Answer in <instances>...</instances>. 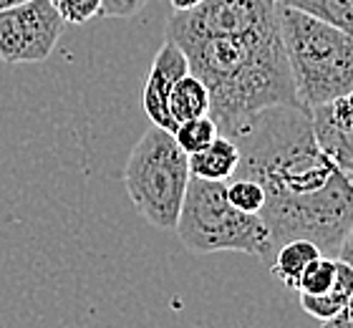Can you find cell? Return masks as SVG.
Here are the masks:
<instances>
[{
  "mask_svg": "<svg viewBox=\"0 0 353 328\" xmlns=\"http://www.w3.org/2000/svg\"><path fill=\"white\" fill-rule=\"evenodd\" d=\"M232 142L240 146L235 177L255 180L265 190L260 218L272 248L303 238L321 253H339L353 225V180L321 149L308 109L270 106Z\"/></svg>",
  "mask_w": 353,
  "mask_h": 328,
  "instance_id": "1",
  "label": "cell"
},
{
  "mask_svg": "<svg viewBox=\"0 0 353 328\" xmlns=\"http://www.w3.org/2000/svg\"><path fill=\"white\" fill-rule=\"evenodd\" d=\"M174 44L187 56L190 73L205 81L210 117L222 137L235 139L270 106H301L280 38V23L250 33L182 38Z\"/></svg>",
  "mask_w": 353,
  "mask_h": 328,
  "instance_id": "2",
  "label": "cell"
},
{
  "mask_svg": "<svg viewBox=\"0 0 353 328\" xmlns=\"http://www.w3.org/2000/svg\"><path fill=\"white\" fill-rule=\"evenodd\" d=\"M280 38L295 96L316 109L353 91V36L313 15L278 3Z\"/></svg>",
  "mask_w": 353,
  "mask_h": 328,
  "instance_id": "3",
  "label": "cell"
},
{
  "mask_svg": "<svg viewBox=\"0 0 353 328\" xmlns=\"http://www.w3.org/2000/svg\"><path fill=\"white\" fill-rule=\"evenodd\" d=\"M174 230L179 242L194 255L232 250L268 265L275 255L270 230L263 218L237 210L228 200V182L190 177Z\"/></svg>",
  "mask_w": 353,
  "mask_h": 328,
  "instance_id": "4",
  "label": "cell"
},
{
  "mask_svg": "<svg viewBox=\"0 0 353 328\" xmlns=\"http://www.w3.org/2000/svg\"><path fill=\"white\" fill-rule=\"evenodd\" d=\"M190 177L187 154L174 142V134L159 126L144 131L124 169L129 200L157 230H174Z\"/></svg>",
  "mask_w": 353,
  "mask_h": 328,
  "instance_id": "5",
  "label": "cell"
},
{
  "mask_svg": "<svg viewBox=\"0 0 353 328\" xmlns=\"http://www.w3.org/2000/svg\"><path fill=\"white\" fill-rule=\"evenodd\" d=\"M66 21L51 0H28L18 8L0 10V61L41 64L63 36Z\"/></svg>",
  "mask_w": 353,
  "mask_h": 328,
  "instance_id": "6",
  "label": "cell"
},
{
  "mask_svg": "<svg viewBox=\"0 0 353 328\" xmlns=\"http://www.w3.org/2000/svg\"><path fill=\"white\" fill-rule=\"evenodd\" d=\"M278 23V0H205L187 13L167 18V38L235 36Z\"/></svg>",
  "mask_w": 353,
  "mask_h": 328,
  "instance_id": "7",
  "label": "cell"
},
{
  "mask_svg": "<svg viewBox=\"0 0 353 328\" xmlns=\"http://www.w3.org/2000/svg\"><path fill=\"white\" fill-rule=\"evenodd\" d=\"M184 73H190L187 56H184L182 48L174 41L167 38L162 44V48L157 51L152 66H149L147 81H144V94H141V104H144L147 117L159 129H167V131L176 129V122L170 114V94Z\"/></svg>",
  "mask_w": 353,
  "mask_h": 328,
  "instance_id": "8",
  "label": "cell"
},
{
  "mask_svg": "<svg viewBox=\"0 0 353 328\" xmlns=\"http://www.w3.org/2000/svg\"><path fill=\"white\" fill-rule=\"evenodd\" d=\"M308 114L321 149L353 180V91Z\"/></svg>",
  "mask_w": 353,
  "mask_h": 328,
  "instance_id": "9",
  "label": "cell"
},
{
  "mask_svg": "<svg viewBox=\"0 0 353 328\" xmlns=\"http://www.w3.org/2000/svg\"><path fill=\"white\" fill-rule=\"evenodd\" d=\"M190 175L210 182H228L240 167V146L228 137H214L205 149L190 154Z\"/></svg>",
  "mask_w": 353,
  "mask_h": 328,
  "instance_id": "10",
  "label": "cell"
},
{
  "mask_svg": "<svg viewBox=\"0 0 353 328\" xmlns=\"http://www.w3.org/2000/svg\"><path fill=\"white\" fill-rule=\"evenodd\" d=\"M351 296H353V268L346 265V262L336 260V278H333L331 288L325 293H321V296H301V306L305 313L323 323L339 313L341 308L348 303Z\"/></svg>",
  "mask_w": 353,
  "mask_h": 328,
  "instance_id": "11",
  "label": "cell"
},
{
  "mask_svg": "<svg viewBox=\"0 0 353 328\" xmlns=\"http://www.w3.org/2000/svg\"><path fill=\"white\" fill-rule=\"evenodd\" d=\"M321 255H323V253H321V248H318L316 242L303 240V238L288 240L275 250V255H272V260H270V270H272V276L278 278L285 288H293L295 291L298 278L303 276V270L308 268L310 260H316V258H321Z\"/></svg>",
  "mask_w": 353,
  "mask_h": 328,
  "instance_id": "12",
  "label": "cell"
},
{
  "mask_svg": "<svg viewBox=\"0 0 353 328\" xmlns=\"http://www.w3.org/2000/svg\"><path fill=\"white\" fill-rule=\"evenodd\" d=\"M170 114L176 124L210 114V91L194 73H184L170 94Z\"/></svg>",
  "mask_w": 353,
  "mask_h": 328,
  "instance_id": "13",
  "label": "cell"
},
{
  "mask_svg": "<svg viewBox=\"0 0 353 328\" xmlns=\"http://www.w3.org/2000/svg\"><path fill=\"white\" fill-rule=\"evenodd\" d=\"M280 6L295 8L353 36V0H278Z\"/></svg>",
  "mask_w": 353,
  "mask_h": 328,
  "instance_id": "14",
  "label": "cell"
},
{
  "mask_svg": "<svg viewBox=\"0 0 353 328\" xmlns=\"http://www.w3.org/2000/svg\"><path fill=\"white\" fill-rule=\"evenodd\" d=\"M172 134H174V142L179 144V149L190 157V154L205 149L214 137H220V129L214 124V119L207 114V117L187 119L182 124H176V129Z\"/></svg>",
  "mask_w": 353,
  "mask_h": 328,
  "instance_id": "15",
  "label": "cell"
},
{
  "mask_svg": "<svg viewBox=\"0 0 353 328\" xmlns=\"http://www.w3.org/2000/svg\"><path fill=\"white\" fill-rule=\"evenodd\" d=\"M333 278H336V260L321 255L316 260H310L308 268L303 270L295 291L301 293V296H321V293H325L333 285Z\"/></svg>",
  "mask_w": 353,
  "mask_h": 328,
  "instance_id": "16",
  "label": "cell"
},
{
  "mask_svg": "<svg viewBox=\"0 0 353 328\" xmlns=\"http://www.w3.org/2000/svg\"><path fill=\"white\" fill-rule=\"evenodd\" d=\"M228 200L235 204L240 212L260 215V210H263V204H265V190L255 180L232 177V180H228Z\"/></svg>",
  "mask_w": 353,
  "mask_h": 328,
  "instance_id": "17",
  "label": "cell"
},
{
  "mask_svg": "<svg viewBox=\"0 0 353 328\" xmlns=\"http://www.w3.org/2000/svg\"><path fill=\"white\" fill-rule=\"evenodd\" d=\"M51 6L61 13V18L74 26L94 21L101 10V0H51Z\"/></svg>",
  "mask_w": 353,
  "mask_h": 328,
  "instance_id": "18",
  "label": "cell"
},
{
  "mask_svg": "<svg viewBox=\"0 0 353 328\" xmlns=\"http://www.w3.org/2000/svg\"><path fill=\"white\" fill-rule=\"evenodd\" d=\"M149 0H101V10L99 15L103 18H134L141 13V8Z\"/></svg>",
  "mask_w": 353,
  "mask_h": 328,
  "instance_id": "19",
  "label": "cell"
},
{
  "mask_svg": "<svg viewBox=\"0 0 353 328\" xmlns=\"http://www.w3.org/2000/svg\"><path fill=\"white\" fill-rule=\"evenodd\" d=\"M321 328H353V296L348 298L346 306L333 316V318L323 321V326H321Z\"/></svg>",
  "mask_w": 353,
  "mask_h": 328,
  "instance_id": "20",
  "label": "cell"
},
{
  "mask_svg": "<svg viewBox=\"0 0 353 328\" xmlns=\"http://www.w3.org/2000/svg\"><path fill=\"white\" fill-rule=\"evenodd\" d=\"M336 258H339L341 262H346V265H351V268H353V225H351V230L343 235V240H341Z\"/></svg>",
  "mask_w": 353,
  "mask_h": 328,
  "instance_id": "21",
  "label": "cell"
},
{
  "mask_svg": "<svg viewBox=\"0 0 353 328\" xmlns=\"http://www.w3.org/2000/svg\"><path fill=\"white\" fill-rule=\"evenodd\" d=\"M205 0H170V6L174 13H187V10H194L197 6H202Z\"/></svg>",
  "mask_w": 353,
  "mask_h": 328,
  "instance_id": "22",
  "label": "cell"
},
{
  "mask_svg": "<svg viewBox=\"0 0 353 328\" xmlns=\"http://www.w3.org/2000/svg\"><path fill=\"white\" fill-rule=\"evenodd\" d=\"M23 3H28V0H0V10H8V8H18Z\"/></svg>",
  "mask_w": 353,
  "mask_h": 328,
  "instance_id": "23",
  "label": "cell"
}]
</instances>
